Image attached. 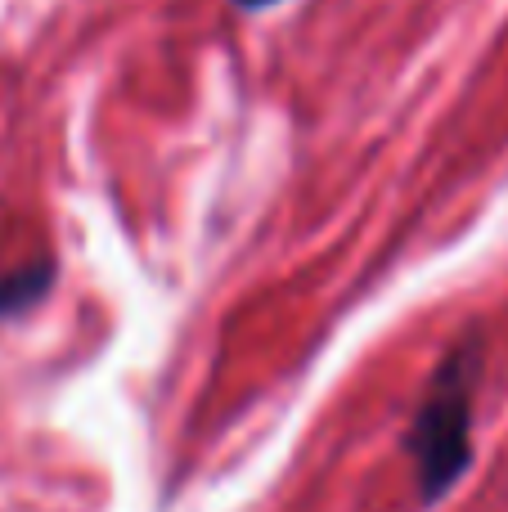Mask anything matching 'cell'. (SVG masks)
I'll use <instances>...</instances> for the list:
<instances>
[{
  "label": "cell",
  "instance_id": "6da1fadb",
  "mask_svg": "<svg viewBox=\"0 0 508 512\" xmlns=\"http://www.w3.org/2000/svg\"><path fill=\"white\" fill-rule=\"evenodd\" d=\"M477 378H482V355L477 346H459L437 369L428 396L410 427V459L419 477L423 499H441L473 459V405H477Z\"/></svg>",
  "mask_w": 508,
  "mask_h": 512
},
{
  "label": "cell",
  "instance_id": "7a4b0ae2",
  "mask_svg": "<svg viewBox=\"0 0 508 512\" xmlns=\"http://www.w3.org/2000/svg\"><path fill=\"white\" fill-rule=\"evenodd\" d=\"M234 5H243V9H270V5H279V0H234Z\"/></svg>",
  "mask_w": 508,
  "mask_h": 512
}]
</instances>
